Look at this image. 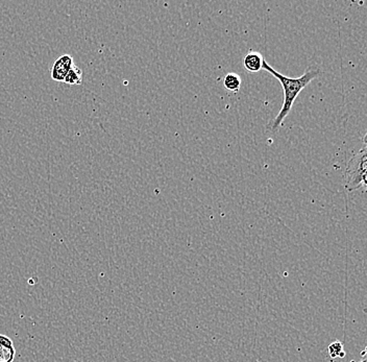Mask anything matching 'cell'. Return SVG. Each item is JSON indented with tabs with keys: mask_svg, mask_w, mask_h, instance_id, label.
I'll list each match as a JSON object with an SVG mask.
<instances>
[{
	"mask_svg": "<svg viewBox=\"0 0 367 362\" xmlns=\"http://www.w3.org/2000/svg\"><path fill=\"white\" fill-rule=\"evenodd\" d=\"M262 69L270 72L272 77H276L280 81L283 91H284V102H283L282 108H281L278 115L274 117V120L268 123V129L274 132L282 127L285 119H286L289 113L292 110L293 104H295L299 93L307 86H309L312 81L318 79L322 74V70L318 68V67H310L299 77H288L286 75L282 74V73L278 72L276 69L272 68L265 60H264L263 68Z\"/></svg>",
	"mask_w": 367,
	"mask_h": 362,
	"instance_id": "1",
	"label": "cell"
},
{
	"mask_svg": "<svg viewBox=\"0 0 367 362\" xmlns=\"http://www.w3.org/2000/svg\"><path fill=\"white\" fill-rule=\"evenodd\" d=\"M367 171V144L356 152L347 164L345 173V187L349 192L361 188V177Z\"/></svg>",
	"mask_w": 367,
	"mask_h": 362,
	"instance_id": "2",
	"label": "cell"
},
{
	"mask_svg": "<svg viewBox=\"0 0 367 362\" xmlns=\"http://www.w3.org/2000/svg\"><path fill=\"white\" fill-rule=\"evenodd\" d=\"M75 65V60L70 54H64L56 58L52 68V79L56 81H64L65 77Z\"/></svg>",
	"mask_w": 367,
	"mask_h": 362,
	"instance_id": "3",
	"label": "cell"
},
{
	"mask_svg": "<svg viewBox=\"0 0 367 362\" xmlns=\"http://www.w3.org/2000/svg\"><path fill=\"white\" fill-rule=\"evenodd\" d=\"M243 66L249 72L257 73L263 68L264 58L260 52L249 50L243 58Z\"/></svg>",
	"mask_w": 367,
	"mask_h": 362,
	"instance_id": "4",
	"label": "cell"
},
{
	"mask_svg": "<svg viewBox=\"0 0 367 362\" xmlns=\"http://www.w3.org/2000/svg\"><path fill=\"white\" fill-rule=\"evenodd\" d=\"M16 350L14 343L8 336L0 334V362L14 361Z\"/></svg>",
	"mask_w": 367,
	"mask_h": 362,
	"instance_id": "5",
	"label": "cell"
},
{
	"mask_svg": "<svg viewBox=\"0 0 367 362\" xmlns=\"http://www.w3.org/2000/svg\"><path fill=\"white\" fill-rule=\"evenodd\" d=\"M224 86L228 91L237 93L241 88L240 75L235 72H230L226 74L224 79Z\"/></svg>",
	"mask_w": 367,
	"mask_h": 362,
	"instance_id": "6",
	"label": "cell"
},
{
	"mask_svg": "<svg viewBox=\"0 0 367 362\" xmlns=\"http://www.w3.org/2000/svg\"><path fill=\"white\" fill-rule=\"evenodd\" d=\"M64 81L69 85H81L83 81V70L75 65L65 77Z\"/></svg>",
	"mask_w": 367,
	"mask_h": 362,
	"instance_id": "7",
	"label": "cell"
},
{
	"mask_svg": "<svg viewBox=\"0 0 367 362\" xmlns=\"http://www.w3.org/2000/svg\"><path fill=\"white\" fill-rule=\"evenodd\" d=\"M329 356L332 359H343L345 356V351L343 349V343L336 340V342L332 343L330 346L328 347Z\"/></svg>",
	"mask_w": 367,
	"mask_h": 362,
	"instance_id": "8",
	"label": "cell"
},
{
	"mask_svg": "<svg viewBox=\"0 0 367 362\" xmlns=\"http://www.w3.org/2000/svg\"><path fill=\"white\" fill-rule=\"evenodd\" d=\"M361 187H364L367 192V171L362 175L361 177Z\"/></svg>",
	"mask_w": 367,
	"mask_h": 362,
	"instance_id": "9",
	"label": "cell"
},
{
	"mask_svg": "<svg viewBox=\"0 0 367 362\" xmlns=\"http://www.w3.org/2000/svg\"><path fill=\"white\" fill-rule=\"evenodd\" d=\"M362 141H364V144H367V133L364 135V137L362 138Z\"/></svg>",
	"mask_w": 367,
	"mask_h": 362,
	"instance_id": "10",
	"label": "cell"
},
{
	"mask_svg": "<svg viewBox=\"0 0 367 362\" xmlns=\"http://www.w3.org/2000/svg\"><path fill=\"white\" fill-rule=\"evenodd\" d=\"M351 362H356V361H352ZM359 362H367V354L366 355V356L364 357V359H362V361Z\"/></svg>",
	"mask_w": 367,
	"mask_h": 362,
	"instance_id": "11",
	"label": "cell"
}]
</instances>
